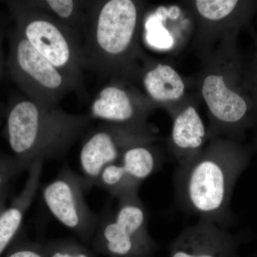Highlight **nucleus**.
I'll return each instance as SVG.
<instances>
[{
  "instance_id": "39448f33",
  "label": "nucleus",
  "mask_w": 257,
  "mask_h": 257,
  "mask_svg": "<svg viewBox=\"0 0 257 257\" xmlns=\"http://www.w3.org/2000/svg\"><path fill=\"white\" fill-rule=\"evenodd\" d=\"M7 34L10 48L5 64L12 80L28 99L45 109H54L69 93L77 94L74 83L39 53L15 25Z\"/></svg>"
},
{
  "instance_id": "aec40b11",
  "label": "nucleus",
  "mask_w": 257,
  "mask_h": 257,
  "mask_svg": "<svg viewBox=\"0 0 257 257\" xmlns=\"http://www.w3.org/2000/svg\"><path fill=\"white\" fill-rule=\"evenodd\" d=\"M3 257H46L42 243L18 237L12 243Z\"/></svg>"
},
{
  "instance_id": "6ab92c4d",
  "label": "nucleus",
  "mask_w": 257,
  "mask_h": 257,
  "mask_svg": "<svg viewBox=\"0 0 257 257\" xmlns=\"http://www.w3.org/2000/svg\"><path fill=\"white\" fill-rule=\"evenodd\" d=\"M234 0H198L196 7L199 14L207 20L217 21L229 16L236 8Z\"/></svg>"
},
{
  "instance_id": "9d476101",
  "label": "nucleus",
  "mask_w": 257,
  "mask_h": 257,
  "mask_svg": "<svg viewBox=\"0 0 257 257\" xmlns=\"http://www.w3.org/2000/svg\"><path fill=\"white\" fill-rule=\"evenodd\" d=\"M138 99L116 82L103 87L93 99L89 116L112 124L144 126Z\"/></svg>"
},
{
  "instance_id": "7ed1b4c3",
  "label": "nucleus",
  "mask_w": 257,
  "mask_h": 257,
  "mask_svg": "<svg viewBox=\"0 0 257 257\" xmlns=\"http://www.w3.org/2000/svg\"><path fill=\"white\" fill-rule=\"evenodd\" d=\"M236 165L219 141L188 163L179 166L174 175L175 204L179 210L224 228Z\"/></svg>"
},
{
  "instance_id": "f03ea898",
  "label": "nucleus",
  "mask_w": 257,
  "mask_h": 257,
  "mask_svg": "<svg viewBox=\"0 0 257 257\" xmlns=\"http://www.w3.org/2000/svg\"><path fill=\"white\" fill-rule=\"evenodd\" d=\"M140 8L132 0L89 1L81 35L84 68L99 75L125 74L135 58Z\"/></svg>"
},
{
  "instance_id": "dca6fc26",
  "label": "nucleus",
  "mask_w": 257,
  "mask_h": 257,
  "mask_svg": "<svg viewBox=\"0 0 257 257\" xmlns=\"http://www.w3.org/2000/svg\"><path fill=\"white\" fill-rule=\"evenodd\" d=\"M147 145L130 147L118 160L125 175L138 187L158 169L156 155Z\"/></svg>"
},
{
  "instance_id": "20e7f679",
  "label": "nucleus",
  "mask_w": 257,
  "mask_h": 257,
  "mask_svg": "<svg viewBox=\"0 0 257 257\" xmlns=\"http://www.w3.org/2000/svg\"><path fill=\"white\" fill-rule=\"evenodd\" d=\"M15 26L34 48L77 88V96H87L81 40L78 35L51 15L26 1H7Z\"/></svg>"
},
{
  "instance_id": "1a4fd4ad",
  "label": "nucleus",
  "mask_w": 257,
  "mask_h": 257,
  "mask_svg": "<svg viewBox=\"0 0 257 257\" xmlns=\"http://www.w3.org/2000/svg\"><path fill=\"white\" fill-rule=\"evenodd\" d=\"M157 248L155 240L137 237L120 226L114 211L107 207L100 213V219L92 240L95 253L109 257H150Z\"/></svg>"
},
{
  "instance_id": "f257e3e1",
  "label": "nucleus",
  "mask_w": 257,
  "mask_h": 257,
  "mask_svg": "<svg viewBox=\"0 0 257 257\" xmlns=\"http://www.w3.org/2000/svg\"><path fill=\"white\" fill-rule=\"evenodd\" d=\"M92 120L89 114L45 109L30 99L14 96L7 106L5 136L13 157L28 170L37 160L63 156Z\"/></svg>"
},
{
  "instance_id": "f3484780",
  "label": "nucleus",
  "mask_w": 257,
  "mask_h": 257,
  "mask_svg": "<svg viewBox=\"0 0 257 257\" xmlns=\"http://www.w3.org/2000/svg\"><path fill=\"white\" fill-rule=\"evenodd\" d=\"M94 187L104 189L117 199L128 194L138 193L140 188L125 175L118 161L106 166L101 170Z\"/></svg>"
},
{
  "instance_id": "423d86ee",
  "label": "nucleus",
  "mask_w": 257,
  "mask_h": 257,
  "mask_svg": "<svg viewBox=\"0 0 257 257\" xmlns=\"http://www.w3.org/2000/svg\"><path fill=\"white\" fill-rule=\"evenodd\" d=\"M153 140L144 126L104 122L84 137L79 155L83 184L86 192L95 185L101 170L117 162L123 153L135 145Z\"/></svg>"
},
{
  "instance_id": "b1692460",
  "label": "nucleus",
  "mask_w": 257,
  "mask_h": 257,
  "mask_svg": "<svg viewBox=\"0 0 257 257\" xmlns=\"http://www.w3.org/2000/svg\"><path fill=\"white\" fill-rule=\"evenodd\" d=\"M8 192H9V186L5 187L0 192V213L6 208V200L8 199Z\"/></svg>"
},
{
  "instance_id": "9b49d317",
  "label": "nucleus",
  "mask_w": 257,
  "mask_h": 257,
  "mask_svg": "<svg viewBox=\"0 0 257 257\" xmlns=\"http://www.w3.org/2000/svg\"><path fill=\"white\" fill-rule=\"evenodd\" d=\"M44 164L45 161L42 160H37L32 164L28 170V178L23 190L9 207L0 213V257L18 237L25 214L40 187Z\"/></svg>"
},
{
  "instance_id": "0eeeda50",
  "label": "nucleus",
  "mask_w": 257,
  "mask_h": 257,
  "mask_svg": "<svg viewBox=\"0 0 257 257\" xmlns=\"http://www.w3.org/2000/svg\"><path fill=\"white\" fill-rule=\"evenodd\" d=\"M82 176L65 165L58 175L42 188L49 211L61 224L72 230L84 243L92 242L100 213L88 206Z\"/></svg>"
},
{
  "instance_id": "4be33fe9",
  "label": "nucleus",
  "mask_w": 257,
  "mask_h": 257,
  "mask_svg": "<svg viewBox=\"0 0 257 257\" xmlns=\"http://www.w3.org/2000/svg\"><path fill=\"white\" fill-rule=\"evenodd\" d=\"M150 23L152 25L149 28L150 30L149 37L152 45L159 48H167L171 47L173 43L172 37L169 32L162 26V23L160 24V26H157L155 21H152Z\"/></svg>"
},
{
  "instance_id": "5701e85b",
  "label": "nucleus",
  "mask_w": 257,
  "mask_h": 257,
  "mask_svg": "<svg viewBox=\"0 0 257 257\" xmlns=\"http://www.w3.org/2000/svg\"><path fill=\"white\" fill-rule=\"evenodd\" d=\"M9 19L7 17L0 16V82L3 79V72L5 67L4 50H3V41L5 35L8 30L9 25ZM7 114V106L0 99V123L5 119Z\"/></svg>"
},
{
  "instance_id": "a211bd4d",
  "label": "nucleus",
  "mask_w": 257,
  "mask_h": 257,
  "mask_svg": "<svg viewBox=\"0 0 257 257\" xmlns=\"http://www.w3.org/2000/svg\"><path fill=\"white\" fill-rule=\"evenodd\" d=\"M46 257H95L92 249L72 239H57L41 243Z\"/></svg>"
},
{
  "instance_id": "ddd939ff",
  "label": "nucleus",
  "mask_w": 257,
  "mask_h": 257,
  "mask_svg": "<svg viewBox=\"0 0 257 257\" xmlns=\"http://www.w3.org/2000/svg\"><path fill=\"white\" fill-rule=\"evenodd\" d=\"M202 94L209 111L218 122H237L247 111L244 99L228 88L224 77L219 74H211L205 77Z\"/></svg>"
},
{
  "instance_id": "412c9836",
  "label": "nucleus",
  "mask_w": 257,
  "mask_h": 257,
  "mask_svg": "<svg viewBox=\"0 0 257 257\" xmlns=\"http://www.w3.org/2000/svg\"><path fill=\"white\" fill-rule=\"evenodd\" d=\"M26 171L14 157L0 152V192L15 177Z\"/></svg>"
},
{
  "instance_id": "f8f14e48",
  "label": "nucleus",
  "mask_w": 257,
  "mask_h": 257,
  "mask_svg": "<svg viewBox=\"0 0 257 257\" xmlns=\"http://www.w3.org/2000/svg\"><path fill=\"white\" fill-rule=\"evenodd\" d=\"M206 135L202 118L193 106H188L176 116L170 144L179 166L188 163L201 153Z\"/></svg>"
},
{
  "instance_id": "6e6552de",
  "label": "nucleus",
  "mask_w": 257,
  "mask_h": 257,
  "mask_svg": "<svg viewBox=\"0 0 257 257\" xmlns=\"http://www.w3.org/2000/svg\"><path fill=\"white\" fill-rule=\"evenodd\" d=\"M169 251L170 257H235L236 243L224 228L199 219L177 236Z\"/></svg>"
},
{
  "instance_id": "2eb2a0df",
  "label": "nucleus",
  "mask_w": 257,
  "mask_h": 257,
  "mask_svg": "<svg viewBox=\"0 0 257 257\" xmlns=\"http://www.w3.org/2000/svg\"><path fill=\"white\" fill-rule=\"evenodd\" d=\"M30 6L41 10L57 21L67 26L78 35H81L85 20L87 2L75 0H37L26 1Z\"/></svg>"
},
{
  "instance_id": "4468645a",
  "label": "nucleus",
  "mask_w": 257,
  "mask_h": 257,
  "mask_svg": "<svg viewBox=\"0 0 257 257\" xmlns=\"http://www.w3.org/2000/svg\"><path fill=\"white\" fill-rule=\"evenodd\" d=\"M143 85L149 96L157 101L178 100L185 90L182 77L167 64H158L147 71L144 76Z\"/></svg>"
}]
</instances>
